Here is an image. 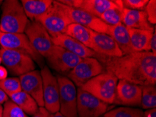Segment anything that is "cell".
I'll return each instance as SVG.
<instances>
[{
  "instance_id": "22",
  "label": "cell",
  "mask_w": 156,
  "mask_h": 117,
  "mask_svg": "<svg viewBox=\"0 0 156 117\" xmlns=\"http://www.w3.org/2000/svg\"><path fill=\"white\" fill-rule=\"evenodd\" d=\"M52 0H22L21 4L30 20H35L46 12L53 3Z\"/></svg>"
},
{
  "instance_id": "23",
  "label": "cell",
  "mask_w": 156,
  "mask_h": 117,
  "mask_svg": "<svg viewBox=\"0 0 156 117\" xmlns=\"http://www.w3.org/2000/svg\"><path fill=\"white\" fill-rule=\"evenodd\" d=\"M9 97L27 115L33 116L39 109V107L34 98L23 90L9 95Z\"/></svg>"
},
{
  "instance_id": "2",
  "label": "cell",
  "mask_w": 156,
  "mask_h": 117,
  "mask_svg": "<svg viewBox=\"0 0 156 117\" xmlns=\"http://www.w3.org/2000/svg\"><path fill=\"white\" fill-rule=\"evenodd\" d=\"M0 14V32L3 33H24L29 19L22 4L18 0L2 2Z\"/></svg>"
},
{
  "instance_id": "13",
  "label": "cell",
  "mask_w": 156,
  "mask_h": 117,
  "mask_svg": "<svg viewBox=\"0 0 156 117\" xmlns=\"http://www.w3.org/2000/svg\"><path fill=\"white\" fill-rule=\"evenodd\" d=\"M46 59L52 69L62 74L69 73L82 60L80 57L55 45Z\"/></svg>"
},
{
  "instance_id": "10",
  "label": "cell",
  "mask_w": 156,
  "mask_h": 117,
  "mask_svg": "<svg viewBox=\"0 0 156 117\" xmlns=\"http://www.w3.org/2000/svg\"><path fill=\"white\" fill-rule=\"evenodd\" d=\"M43 81V99L44 107L52 114L60 111L59 86L56 76L45 65L40 71Z\"/></svg>"
},
{
  "instance_id": "19",
  "label": "cell",
  "mask_w": 156,
  "mask_h": 117,
  "mask_svg": "<svg viewBox=\"0 0 156 117\" xmlns=\"http://www.w3.org/2000/svg\"><path fill=\"white\" fill-rule=\"evenodd\" d=\"M122 23L127 28H133L150 32L155 30L148 22L147 16L144 11L131 10L123 8L122 13Z\"/></svg>"
},
{
  "instance_id": "39",
  "label": "cell",
  "mask_w": 156,
  "mask_h": 117,
  "mask_svg": "<svg viewBox=\"0 0 156 117\" xmlns=\"http://www.w3.org/2000/svg\"><path fill=\"white\" fill-rule=\"evenodd\" d=\"M1 63H2V59L0 58V65H1Z\"/></svg>"
},
{
  "instance_id": "16",
  "label": "cell",
  "mask_w": 156,
  "mask_h": 117,
  "mask_svg": "<svg viewBox=\"0 0 156 117\" xmlns=\"http://www.w3.org/2000/svg\"><path fill=\"white\" fill-rule=\"evenodd\" d=\"M22 90L34 98L39 107H44L43 81L40 71L33 70L19 76Z\"/></svg>"
},
{
  "instance_id": "4",
  "label": "cell",
  "mask_w": 156,
  "mask_h": 117,
  "mask_svg": "<svg viewBox=\"0 0 156 117\" xmlns=\"http://www.w3.org/2000/svg\"><path fill=\"white\" fill-rule=\"evenodd\" d=\"M35 20L44 26L52 38L65 34L67 27L72 23L62 4L58 1H53L48 10Z\"/></svg>"
},
{
  "instance_id": "11",
  "label": "cell",
  "mask_w": 156,
  "mask_h": 117,
  "mask_svg": "<svg viewBox=\"0 0 156 117\" xmlns=\"http://www.w3.org/2000/svg\"><path fill=\"white\" fill-rule=\"evenodd\" d=\"M62 6L72 23L79 24L95 32L104 33L109 35L112 26L103 22L100 18L80 9L74 8L63 4Z\"/></svg>"
},
{
  "instance_id": "25",
  "label": "cell",
  "mask_w": 156,
  "mask_h": 117,
  "mask_svg": "<svg viewBox=\"0 0 156 117\" xmlns=\"http://www.w3.org/2000/svg\"><path fill=\"white\" fill-rule=\"evenodd\" d=\"M141 106L143 109H149L156 107V88L155 86H141Z\"/></svg>"
},
{
  "instance_id": "18",
  "label": "cell",
  "mask_w": 156,
  "mask_h": 117,
  "mask_svg": "<svg viewBox=\"0 0 156 117\" xmlns=\"http://www.w3.org/2000/svg\"><path fill=\"white\" fill-rule=\"evenodd\" d=\"M52 39L55 46L62 47V49L81 58H94L97 56V53H94L93 50L66 34L60 35L55 37H53Z\"/></svg>"
},
{
  "instance_id": "30",
  "label": "cell",
  "mask_w": 156,
  "mask_h": 117,
  "mask_svg": "<svg viewBox=\"0 0 156 117\" xmlns=\"http://www.w3.org/2000/svg\"><path fill=\"white\" fill-rule=\"evenodd\" d=\"M122 2L125 9L143 11L148 4V0H123Z\"/></svg>"
},
{
  "instance_id": "37",
  "label": "cell",
  "mask_w": 156,
  "mask_h": 117,
  "mask_svg": "<svg viewBox=\"0 0 156 117\" xmlns=\"http://www.w3.org/2000/svg\"><path fill=\"white\" fill-rule=\"evenodd\" d=\"M52 117H65V116H64L62 114H61L60 112H57V113H55V114H53V116Z\"/></svg>"
},
{
  "instance_id": "27",
  "label": "cell",
  "mask_w": 156,
  "mask_h": 117,
  "mask_svg": "<svg viewBox=\"0 0 156 117\" xmlns=\"http://www.w3.org/2000/svg\"><path fill=\"white\" fill-rule=\"evenodd\" d=\"M143 111L132 107H118L106 112L104 117H142Z\"/></svg>"
},
{
  "instance_id": "14",
  "label": "cell",
  "mask_w": 156,
  "mask_h": 117,
  "mask_svg": "<svg viewBox=\"0 0 156 117\" xmlns=\"http://www.w3.org/2000/svg\"><path fill=\"white\" fill-rule=\"evenodd\" d=\"M58 2L65 5L81 9L98 18L108 9L118 6H123L120 0H62Z\"/></svg>"
},
{
  "instance_id": "29",
  "label": "cell",
  "mask_w": 156,
  "mask_h": 117,
  "mask_svg": "<svg viewBox=\"0 0 156 117\" xmlns=\"http://www.w3.org/2000/svg\"><path fill=\"white\" fill-rule=\"evenodd\" d=\"M2 117H28V116L17 104L9 99L4 104Z\"/></svg>"
},
{
  "instance_id": "33",
  "label": "cell",
  "mask_w": 156,
  "mask_h": 117,
  "mask_svg": "<svg viewBox=\"0 0 156 117\" xmlns=\"http://www.w3.org/2000/svg\"><path fill=\"white\" fill-rule=\"evenodd\" d=\"M150 49H151V52H152L153 53L156 55V31L155 30L154 32H153L152 38H151V39Z\"/></svg>"
},
{
  "instance_id": "9",
  "label": "cell",
  "mask_w": 156,
  "mask_h": 117,
  "mask_svg": "<svg viewBox=\"0 0 156 117\" xmlns=\"http://www.w3.org/2000/svg\"><path fill=\"white\" fill-rule=\"evenodd\" d=\"M105 71L103 65L98 59L85 58L68 73V78L76 86L81 88L92 78Z\"/></svg>"
},
{
  "instance_id": "12",
  "label": "cell",
  "mask_w": 156,
  "mask_h": 117,
  "mask_svg": "<svg viewBox=\"0 0 156 117\" xmlns=\"http://www.w3.org/2000/svg\"><path fill=\"white\" fill-rule=\"evenodd\" d=\"M108 109V104L88 92L79 88L77 90V114L79 117H100Z\"/></svg>"
},
{
  "instance_id": "15",
  "label": "cell",
  "mask_w": 156,
  "mask_h": 117,
  "mask_svg": "<svg viewBox=\"0 0 156 117\" xmlns=\"http://www.w3.org/2000/svg\"><path fill=\"white\" fill-rule=\"evenodd\" d=\"M141 86L125 80H119L115 103L127 106H141Z\"/></svg>"
},
{
  "instance_id": "24",
  "label": "cell",
  "mask_w": 156,
  "mask_h": 117,
  "mask_svg": "<svg viewBox=\"0 0 156 117\" xmlns=\"http://www.w3.org/2000/svg\"><path fill=\"white\" fill-rule=\"evenodd\" d=\"M94 31L77 23H71L66 29L65 33L73 39L90 49Z\"/></svg>"
},
{
  "instance_id": "8",
  "label": "cell",
  "mask_w": 156,
  "mask_h": 117,
  "mask_svg": "<svg viewBox=\"0 0 156 117\" xmlns=\"http://www.w3.org/2000/svg\"><path fill=\"white\" fill-rule=\"evenodd\" d=\"M25 34L37 53L43 58H48L55 44L44 26L36 20H29L25 28Z\"/></svg>"
},
{
  "instance_id": "1",
  "label": "cell",
  "mask_w": 156,
  "mask_h": 117,
  "mask_svg": "<svg viewBox=\"0 0 156 117\" xmlns=\"http://www.w3.org/2000/svg\"><path fill=\"white\" fill-rule=\"evenodd\" d=\"M105 71L119 80L134 84L155 86L156 83V55L151 51L134 52L120 57H107L97 54Z\"/></svg>"
},
{
  "instance_id": "34",
  "label": "cell",
  "mask_w": 156,
  "mask_h": 117,
  "mask_svg": "<svg viewBox=\"0 0 156 117\" xmlns=\"http://www.w3.org/2000/svg\"><path fill=\"white\" fill-rule=\"evenodd\" d=\"M142 117H156V109H146V111L143 112Z\"/></svg>"
},
{
  "instance_id": "21",
  "label": "cell",
  "mask_w": 156,
  "mask_h": 117,
  "mask_svg": "<svg viewBox=\"0 0 156 117\" xmlns=\"http://www.w3.org/2000/svg\"><path fill=\"white\" fill-rule=\"evenodd\" d=\"M127 30L134 51L145 52L151 51L150 42L153 32L133 28H127Z\"/></svg>"
},
{
  "instance_id": "36",
  "label": "cell",
  "mask_w": 156,
  "mask_h": 117,
  "mask_svg": "<svg viewBox=\"0 0 156 117\" xmlns=\"http://www.w3.org/2000/svg\"><path fill=\"white\" fill-rule=\"evenodd\" d=\"M9 99V97L8 95H7L3 90L0 89V104H4V102H6Z\"/></svg>"
},
{
  "instance_id": "7",
  "label": "cell",
  "mask_w": 156,
  "mask_h": 117,
  "mask_svg": "<svg viewBox=\"0 0 156 117\" xmlns=\"http://www.w3.org/2000/svg\"><path fill=\"white\" fill-rule=\"evenodd\" d=\"M59 86V112L65 117H78L77 90L74 83L63 76L57 77Z\"/></svg>"
},
{
  "instance_id": "35",
  "label": "cell",
  "mask_w": 156,
  "mask_h": 117,
  "mask_svg": "<svg viewBox=\"0 0 156 117\" xmlns=\"http://www.w3.org/2000/svg\"><path fill=\"white\" fill-rule=\"evenodd\" d=\"M8 76V71L5 67L0 65V81L7 78Z\"/></svg>"
},
{
  "instance_id": "40",
  "label": "cell",
  "mask_w": 156,
  "mask_h": 117,
  "mask_svg": "<svg viewBox=\"0 0 156 117\" xmlns=\"http://www.w3.org/2000/svg\"><path fill=\"white\" fill-rule=\"evenodd\" d=\"M2 3V1H0V5H1ZM0 14H1V13H0Z\"/></svg>"
},
{
  "instance_id": "32",
  "label": "cell",
  "mask_w": 156,
  "mask_h": 117,
  "mask_svg": "<svg viewBox=\"0 0 156 117\" xmlns=\"http://www.w3.org/2000/svg\"><path fill=\"white\" fill-rule=\"evenodd\" d=\"M53 114L44 107H39L38 111L32 117H52Z\"/></svg>"
},
{
  "instance_id": "31",
  "label": "cell",
  "mask_w": 156,
  "mask_h": 117,
  "mask_svg": "<svg viewBox=\"0 0 156 117\" xmlns=\"http://www.w3.org/2000/svg\"><path fill=\"white\" fill-rule=\"evenodd\" d=\"M145 13L147 16L148 22L151 25H155L156 23V1L151 0L148 1V4L145 7Z\"/></svg>"
},
{
  "instance_id": "6",
  "label": "cell",
  "mask_w": 156,
  "mask_h": 117,
  "mask_svg": "<svg viewBox=\"0 0 156 117\" xmlns=\"http://www.w3.org/2000/svg\"><path fill=\"white\" fill-rule=\"evenodd\" d=\"M2 63L11 75L20 76L36 70L34 61L29 56L14 50L0 49Z\"/></svg>"
},
{
  "instance_id": "26",
  "label": "cell",
  "mask_w": 156,
  "mask_h": 117,
  "mask_svg": "<svg viewBox=\"0 0 156 117\" xmlns=\"http://www.w3.org/2000/svg\"><path fill=\"white\" fill-rule=\"evenodd\" d=\"M123 6H118L108 9L100 17L103 22L110 26H115L122 23V13Z\"/></svg>"
},
{
  "instance_id": "28",
  "label": "cell",
  "mask_w": 156,
  "mask_h": 117,
  "mask_svg": "<svg viewBox=\"0 0 156 117\" xmlns=\"http://www.w3.org/2000/svg\"><path fill=\"white\" fill-rule=\"evenodd\" d=\"M0 89L8 95L22 90L18 77L6 78L0 81Z\"/></svg>"
},
{
  "instance_id": "38",
  "label": "cell",
  "mask_w": 156,
  "mask_h": 117,
  "mask_svg": "<svg viewBox=\"0 0 156 117\" xmlns=\"http://www.w3.org/2000/svg\"><path fill=\"white\" fill-rule=\"evenodd\" d=\"M3 116V107L0 104V117Z\"/></svg>"
},
{
  "instance_id": "3",
  "label": "cell",
  "mask_w": 156,
  "mask_h": 117,
  "mask_svg": "<svg viewBox=\"0 0 156 117\" xmlns=\"http://www.w3.org/2000/svg\"><path fill=\"white\" fill-rule=\"evenodd\" d=\"M118 82L114 75L105 71L92 78L81 88L106 104H113L115 103Z\"/></svg>"
},
{
  "instance_id": "5",
  "label": "cell",
  "mask_w": 156,
  "mask_h": 117,
  "mask_svg": "<svg viewBox=\"0 0 156 117\" xmlns=\"http://www.w3.org/2000/svg\"><path fill=\"white\" fill-rule=\"evenodd\" d=\"M0 45L6 49L14 50L29 56L33 60L44 68L43 57L37 53L25 33H3L0 32Z\"/></svg>"
},
{
  "instance_id": "20",
  "label": "cell",
  "mask_w": 156,
  "mask_h": 117,
  "mask_svg": "<svg viewBox=\"0 0 156 117\" xmlns=\"http://www.w3.org/2000/svg\"><path fill=\"white\" fill-rule=\"evenodd\" d=\"M109 36L114 39L118 46L121 51L122 56L135 52L134 51L132 47L130 38H129L127 28L122 23H120L115 26H112Z\"/></svg>"
},
{
  "instance_id": "17",
  "label": "cell",
  "mask_w": 156,
  "mask_h": 117,
  "mask_svg": "<svg viewBox=\"0 0 156 117\" xmlns=\"http://www.w3.org/2000/svg\"><path fill=\"white\" fill-rule=\"evenodd\" d=\"M91 50L97 54L107 57H120L121 51L111 36L104 33L93 32Z\"/></svg>"
}]
</instances>
